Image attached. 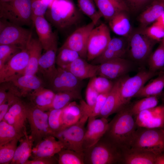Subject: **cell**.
I'll return each instance as SVG.
<instances>
[{
	"label": "cell",
	"mask_w": 164,
	"mask_h": 164,
	"mask_svg": "<svg viewBox=\"0 0 164 164\" xmlns=\"http://www.w3.org/2000/svg\"><path fill=\"white\" fill-rule=\"evenodd\" d=\"M22 49L21 47L15 45L0 44V63L4 64Z\"/></svg>",
	"instance_id": "obj_47"
},
{
	"label": "cell",
	"mask_w": 164,
	"mask_h": 164,
	"mask_svg": "<svg viewBox=\"0 0 164 164\" xmlns=\"http://www.w3.org/2000/svg\"><path fill=\"white\" fill-rule=\"evenodd\" d=\"M16 101L8 100L0 105V121H2L11 106Z\"/></svg>",
	"instance_id": "obj_53"
},
{
	"label": "cell",
	"mask_w": 164,
	"mask_h": 164,
	"mask_svg": "<svg viewBox=\"0 0 164 164\" xmlns=\"http://www.w3.org/2000/svg\"><path fill=\"white\" fill-rule=\"evenodd\" d=\"M56 93L50 89L43 87L29 93L31 103L44 111H48Z\"/></svg>",
	"instance_id": "obj_29"
},
{
	"label": "cell",
	"mask_w": 164,
	"mask_h": 164,
	"mask_svg": "<svg viewBox=\"0 0 164 164\" xmlns=\"http://www.w3.org/2000/svg\"><path fill=\"white\" fill-rule=\"evenodd\" d=\"M29 57L26 48L16 54L4 64L0 63V83L9 81L15 77L23 74Z\"/></svg>",
	"instance_id": "obj_12"
},
{
	"label": "cell",
	"mask_w": 164,
	"mask_h": 164,
	"mask_svg": "<svg viewBox=\"0 0 164 164\" xmlns=\"http://www.w3.org/2000/svg\"><path fill=\"white\" fill-rule=\"evenodd\" d=\"M127 75L114 80L113 87L109 93L98 117L107 118L109 116L117 112L123 107L120 101L119 91L121 84Z\"/></svg>",
	"instance_id": "obj_23"
},
{
	"label": "cell",
	"mask_w": 164,
	"mask_h": 164,
	"mask_svg": "<svg viewBox=\"0 0 164 164\" xmlns=\"http://www.w3.org/2000/svg\"><path fill=\"white\" fill-rule=\"evenodd\" d=\"M129 10L136 12L141 9L152 0H124Z\"/></svg>",
	"instance_id": "obj_51"
},
{
	"label": "cell",
	"mask_w": 164,
	"mask_h": 164,
	"mask_svg": "<svg viewBox=\"0 0 164 164\" xmlns=\"http://www.w3.org/2000/svg\"><path fill=\"white\" fill-rule=\"evenodd\" d=\"M63 109H52L47 111L49 125L53 136L62 130L61 116Z\"/></svg>",
	"instance_id": "obj_45"
},
{
	"label": "cell",
	"mask_w": 164,
	"mask_h": 164,
	"mask_svg": "<svg viewBox=\"0 0 164 164\" xmlns=\"http://www.w3.org/2000/svg\"><path fill=\"white\" fill-rule=\"evenodd\" d=\"M109 27L101 23L94 27L90 35L87 46V61H91L104 50L111 39Z\"/></svg>",
	"instance_id": "obj_11"
},
{
	"label": "cell",
	"mask_w": 164,
	"mask_h": 164,
	"mask_svg": "<svg viewBox=\"0 0 164 164\" xmlns=\"http://www.w3.org/2000/svg\"><path fill=\"white\" fill-rule=\"evenodd\" d=\"M134 118L137 127L161 128L164 125V105L162 104L143 111Z\"/></svg>",
	"instance_id": "obj_18"
},
{
	"label": "cell",
	"mask_w": 164,
	"mask_h": 164,
	"mask_svg": "<svg viewBox=\"0 0 164 164\" xmlns=\"http://www.w3.org/2000/svg\"><path fill=\"white\" fill-rule=\"evenodd\" d=\"M44 16L61 32H73L81 26L83 19V13L71 0H54Z\"/></svg>",
	"instance_id": "obj_2"
},
{
	"label": "cell",
	"mask_w": 164,
	"mask_h": 164,
	"mask_svg": "<svg viewBox=\"0 0 164 164\" xmlns=\"http://www.w3.org/2000/svg\"><path fill=\"white\" fill-rule=\"evenodd\" d=\"M161 43L164 46V37L161 40Z\"/></svg>",
	"instance_id": "obj_57"
},
{
	"label": "cell",
	"mask_w": 164,
	"mask_h": 164,
	"mask_svg": "<svg viewBox=\"0 0 164 164\" xmlns=\"http://www.w3.org/2000/svg\"><path fill=\"white\" fill-rule=\"evenodd\" d=\"M159 102L158 96L144 97L131 105V110L135 116L143 111L155 107L157 106Z\"/></svg>",
	"instance_id": "obj_41"
},
{
	"label": "cell",
	"mask_w": 164,
	"mask_h": 164,
	"mask_svg": "<svg viewBox=\"0 0 164 164\" xmlns=\"http://www.w3.org/2000/svg\"><path fill=\"white\" fill-rule=\"evenodd\" d=\"M164 88V70H161L158 77L145 85L135 95V97H145L161 95Z\"/></svg>",
	"instance_id": "obj_33"
},
{
	"label": "cell",
	"mask_w": 164,
	"mask_h": 164,
	"mask_svg": "<svg viewBox=\"0 0 164 164\" xmlns=\"http://www.w3.org/2000/svg\"><path fill=\"white\" fill-rule=\"evenodd\" d=\"M77 99H82L81 91H68L56 93L48 111L52 109H62L71 102Z\"/></svg>",
	"instance_id": "obj_35"
},
{
	"label": "cell",
	"mask_w": 164,
	"mask_h": 164,
	"mask_svg": "<svg viewBox=\"0 0 164 164\" xmlns=\"http://www.w3.org/2000/svg\"><path fill=\"white\" fill-rule=\"evenodd\" d=\"M99 94L94 86L92 77L91 78L86 91V102L89 107H91L94 104Z\"/></svg>",
	"instance_id": "obj_50"
},
{
	"label": "cell",
	"mask_w": 164,
	"mask_h": 164,
	"mask_svg": "<svg viewBox=\"0 0 164 164\" xmlns=\"http://www.w3.org/2000/svg\"><path fill=\"white\" fill-rule=\"evenodd\" d=\"M136 66L132 61L125 58L110 60L99 65L97 76L115 80L128 75Z\"/></svg>",
	"instance_id": "obj_13"
},
{
	"label": "cell",
	"mask_w": 164,
	"mask_h": 164,
	"mask_svg": "<svg viewBox=\"0 0 164 164\" xmlns=\"http://www.w3.org/2000/svg\"><path fill=\"white\" fill-rule=\"evenodd\" d=\"M161 99L163 103V104L164 105V92L162 93L161 94Z\"/></svg>",
	"instance_id": "obj_56"
},
{
	"label": "cell",
	"mask_w": 164,
	"mask_h": 164,
	"mask_svg": "<svg viewBox=\"0 0 164 164\" xmlns=\"http://www.w3.org/2000/svg\"><path fill=\"white\" fill-rule=\"evenodd\" d=\"M161 128H162L163 129H164V125H163V126Z\"/></svg>",
	"instance_id": "obj_60"
},
{
	"label": "cell",
	"mask_w": 164,
	"mask_h": 164,
	"mask_svg": "<svg viewBox=\"0 0 164 164\" xmlns=\"http://www.w3.org/2000/svg\"><path fill=\"white\" fill-rule=\"evenodd\" d=\"M33 142L27 134L24 136L15 150L11 164H25L31 156Z\"/></svg>",
	"instance_id": "obj_34"
},
{
	"label": "cell",
	"mask_w": 164,
	"mask_h": 164,
	"mask_svg": "<svg viewBox=\"0 0 164 164\" xmlns=\"http://www.w3.org/2000/svg\"><path fill=\"white\" fill-rule=\"evenodd\" d=\"M27 119L25 103L20 98L11 106L3 120L25 136L27 134L25 126Z\"/></svg>",
	"instance_id": "obj_19"
},
{
	"label": "cell",
	"mask_w": 164,
	"mask_h": 164,
	"mask_svg": "<svg viewBox=\"0 0 164 164\" xmlns=\"http://www.w3.org/2000/svg\"><path fill=\"white\" fill-rule=\"evenodd\" d=\"M32 37L30 30L0 19V44L15 45L23 49Z\"/></svg>",
	"instance_id": "obj_10"
},
{
	"label": "cell",
	"mask_w": 164,
	"mask_h": 164,
	"mask_svg": "<svg viewBox=\"0 0 164 164\" xmlns=\"http://www.w3.org/2000/svg\"><path fill=\"white\" fill-rule=\"evenodd\" d=\"M80 57L76 51L67 47L61 46L56 56V63L58 67L63 68Z\"/></svg>",
	"instance_id": "obj_42"
},
{
	"label": "cell",
	"mask_w": 164,
	"mask_h": 164,
	"mask_svg": "<svg viewBox=\"0 0 164 164\" xmlns=\"http://www.w3.org/2000/svg\"><path fill=\"white\" fill-rule=\"evenodd\" d=\"M128 104L117 112L108 123L104 136L121 150L130 148L137 126Z\"/></svg>",
	"instance_id": "obj_1"
},
{
	"label": "cell",
	"mask_w": 164,
	"mask_h": 164,
	"mask_svg": "<svg viewBox=\"0 0 164 164\" xmlns=\"http://www.w3.org/2000/svg\"><path fill=\"white\" fill-rule=\"evenodd\" d=\"M98 67L99 65L89 63L86 59L80 57L63 68L82 80L97 76Z\"/></svg>",
	"instance_id": "obj_24"
},
{
	"label": "cell",
	"mask_w": 164,
	"mask_h": 164,
	"mask_svg": "<svg viewBox=\"0 0 164 164\" xmlns=\"http://www.w3.org/2000/svg\"><path fill=\"white\" fill-rule=\"evenodd\" d=\"M24 135L19 133L12 126L4 120L0 122V146L15 138L20 139Z\"/></svg>",
	"instance_id": "obj_39"
},
{
	"label": "cell",
	"mask_w": 164,
	"mask_h": 164,
	"mask_svg": "<svg viewBox=\"0 0 164 164\" xmlns=\"http://www.w3.org/2000/svg\"><path fill=\"white\" fill-rule=\"evenodd\" d=\"M27 47L29 53V62L23 75H35L38 71L39 61L43 49L38 39L31 37Z\"/></svg>",
	"instance_id": "obj_28"
},
{
	"label": "cell",
	"mask_w": 164,
	"mask_h": 164,
	"mask_svg": "<svg viewBox=\"0 0 164 164\" xmlns=\"http://www.w3.org/2000/svg\"><path fill=\"white\" fill-rule=\"evenodd\" d=\"M58 164V159L54 156L38 158L32 160H28L25 164Z\"/></svg>",
	"instance_id": "obj_52"
},
{
	"label": "cell",
	"mask_w": 164,
	"mask_h": 164,
	"mask_svg": "<svg viewBox=\"0 0 164 164\" xmlns=\"http://www.w3.org/2000/svg\"><path fill=\"white\" fill-rule=\"evenodd\" d=\"M15 138L2 145L0 146V164L11 163L17 147V144L20 140Z\"/></svg>",
	"instance_id": "obj_43"
},
{
	"label": "cell",
	"mask_w": 164,
	"mask_h": 164,
	"mask_svg": "<svg viewBox=\"0 0 164 164\" xmlns=\"http://www.w3.org/2000/svg\"><path fill=\"white\" fill-rule=\"evenodd\" d=\"M0 84V105L10 99L21 97L19 90L10 81L2 82Z\"/></svg>",
	"instance_id": "obj_44"
},
{
	"label": "cell",
	"mask_w": 164,
	"mask_h": 164,
	"mask_svg": "<svg viewBox=\"0 0 164 164\" xmlns=\"http://www.w3.org/2000/svg\"><path fill=\"white\" fill-rule=\"evenodd\" d=\"M159 72H154L142 67L134 76L130 77L127 75L123 80L120 89V97L122 106L128 104L131 99L145 83L158 75Z\"/></svg>",
	"instance_id": "obj_8"
},
{
	"label": "cell",
	"mask_w": 164,
	"mask_h": 164,
	"mask_svg": "<svg viewBox=\"0 0 164 164\" xmlns=\"http://www.w3.org/2000/svg\"><path fill=\"white\" fill-rule=\"evenodd\" d=\"M79 9L96 25L101 15L97 10L94 0H77Z\"/></svg>",
	"instance_id": "obj_40"
},
{
	"label": "cell",
	"mask_w": 164,
	"mask_h": 164,
	"mask_svg": "<svg viewBox=\"0 0 164 164\" xmlns=\"http://www.w3.org/2000/svg\"><path fill=\"white\" fill-rule=\"evenodd\" d=\"M128 49L127 38L121 36L111 38L104 50L100 55L91 61V63L99 65L110 60L125 58Z\"/></svg>",
	"instance_id": "obj_16"
},
{
	"label": "cell",
	"mask_w": 164,
	"mask_h": 164,
	"mask_svg": "<svg viewBox=\"0 0 164 164\" xmlns=\"http://www.w3.org/2000/svg\"><path fill=\"white\" fill-rule=\"evenodd\" d=\"M92 79L94 86L99 94L109 92L114 84V80L101 76H96Z\"/></svg>",
	"instance_id": "obj_46"
},
{
	"label": "cell",
	"mask_w": 164,
	"mask_h": 164,
	"mask_svg": "<svg viewBox=\"0 0 164 164\" xmlns=\"http://www.w3.org/2000/svg\"><path fill=\"white\" fill-rule=\"evenodd\" d=\"M161 70H164V67Z\"/></svg>",
	"instance_id": "obj_61"
},
{
	"label": "cell",
	"mask_w": 164,
	"mask_h": 164,
	"mask_svg": "<svg viewBox=\"0 0 164 164\" xmlns=\"http://www.w3.org/2000/svg\"><path fill=\"white\" fill-rule=\"evenodd\" d=\"M84 114L80 105L73 101L63 108L61 118L62 130L78 123Z\"/></svg>",
	"instance_id": "obj_32"
},
{
	"label": "cell",
	"mask_w": 164,
	"mask_h": 164,
	"mask_svg": "<svg viewBox=\"0 0 164 164\" xmlns=\"http://www.w3.org/2000/svg\"><path fill=\"white\" fill-rule=\"evenodd\" d=\"M131 148L149 152L156 155L164 153V129L137 127Z\"/></svg>",
	"instance_id": "obj_5"
},
{
	"label": "cell",
	"mask_w": 164,
	"mask_h": 164,
	"mask_svg": "<svg viewBox=\"0 0 164 164\" xmlns=\"http://www.w3.org/2000/svg\"><path fill=\"white\" fill-rule=\"evenodd\" d=\"M43 49L47 50L57 40L56 33L53 32L50 22L45 16H38L32 22Z\"/></svg>",
	"instance_id": "obj_22"
},
{
	"label": "cell",
	"mask_w": 164,
	"mask_h": 164,
	"mask_svg": "<svg viewBox=\"0 0 164 164\" xmlns=\"http://www.w3.org/2000/svg\"><path fill=\"white\" fill-rule=\"evenodd\" d=\"M53 135H49L43 138L32 149V159L44 157H50L57 154L64 148L63 143L57 140Z\"/></svg>",
	"instance_id": "obj_21"
},
{
	"label": "cell",
	"mask_w": 164,
	"mask_h": 164,
	"mask_svg": "<svg viewBox=\"0 0 164 164\" xmlns=\"http://www.w3.org/2000/svg\"><path fill=\"white\" fill-rule=\"evenodd\" d=\"M96 25L91 21L78 27L70 34L62 46L73 50L80 57L86 60L89 37Z\"/></svg>",
	"instance_id": "obj_14"
},
{
	"label": "cell",
	"mask_w": 164,
	"mask_h": 164,
	"mask_svg": "<svg viewBox=\"0 0 164 164\" xmlns=\"http://www.w3.org/2000/svg\"><path fill=\"white\" fill-rule=\"evenodd\" d=\"M126 11L121 12L108 21L109 27L115 34L127 38L132 29Z\"/></svg>",
	"instance_id": "obj_31"
},
{
	"label": "cell",
	"mask_w": 164,
	"mask_h": 164,
	"mask_svg": "<svg viewBox=\"0 0 164 164\" xmlns=\"http://www.w3.org/2000/svg\"><path fill=\"white\" fill-rule=\"evenodd\" d=\"M32 0H11L0 2V18L22 26L32 23Z\"/></svg>",
	"instance_id": "obj_6"
},
{
	"label": "cell",
	"mask_w": 164,
	"mask_h": 164,
	"mask_svg": "<svg viewBox=\"0 0 164 164\" xmlns=\"http://www.w3.org/2000/svg\"><path fill=\"white\" fill-rule=\"evenodd\" d=\"M94 0L102 17L108 21L121 12L129 11L124 0Z\"/></svg>",
	"instance_id": "obj_26"
},
{
	"label": "cell",
	"mask_w": 164,
	"mask_h": 164,
	"mask_svg": "<svg viewBox=\"0 0 164 164\" xmlns=\"http://www.w3.org/2000/svg\"><path fill=\"white\" fill-rule=\"evenodd\" d=\"M147 63L148 70L154 72L161 70L164 67V46L161 43L149 56Z\"/></svg>",
	"instance_id": "obj_36"
},
{
	"label": "cell",
	"mask_w": 164,
	"mask_h": 164,
	"mask_svg": "<svg viewBox=\"0 0 164 164\" xmlns=\"http://www.w3.org/2000/svg\"><path fill=\"white\" fill-rule=\"evenodd\" d=\"M47 84L49 89L55 93L68 91H81L83 85L82 80L66 69L59 67Z\"/></svg>",
	"instance_id": "obj_15"
},
{
	"label": "cell",
	"mask_w": 164,
	"mask_h": 164,
	"mask_svg": "<svg viewBox=\"0 0 164 164\" xmlns=\"http://www.w3.org/2000/svg\"><path fill=\"white\" fill-rule=\"evenodd\" d=\"M57 154L58 164H84V153L63 148Z\"/></svg>",
	"instance_id": "obj_37"
},
{
	"label": "cell",
	"mask_w": 164,
	"mask_h": 164,
	"mask_svg": "<svg viewBox=\"0 0 164 164\" xmlns=\"http://www.w3.org/2000/svg\"><path fill=\"white\" fill-rule=\"evenodd\" d=\"M11 0H0V2H9Z\"/></svg>",
	"instance_id": "obj_58"
},
{
	"label": "cell",
	"mask_w": 164,
	"mask_h": 164,
	"mask_svg": "<svg viewBox=\"0 0 164 164\" xmlns=\"http://www.w3.org/2000/svg\"><path fill=\"white\" fill-rule=\"evenodd\" d=\"M123 164H155L156 155L151 152L130 148L122 151Z\"/></svg>",
	"instance_id": "obj_27"
},
{
	"label": "cell",
	"mask_w": 164,
	"mask_h": 164,
	"mask_svg": "<svg viewBox=\"0 0 164 164\" xmlns=\"http://www.w3.org/2000/svg\"><path fill=\"white\" fill-rule=\"evenodd\" d=\"M160 0L164 4V0Z\"/></svg>",
	"instance_id": "obj_59"
},
{
	"label": "cell",
	"mask_w": 164,
	"mask_h": 164,
	"mask_svg": "<svg viewBox=\"0 0 164 164\" xmlns=\"http://www.w3.org/2000/svg\"><path fill=\"white\" fill-rule=\"evenodd\" d=\"M109 92L99 94L95 103L91 107H89L86 102L83 99L80 100L79 104L84 112L89 117L97 118L103 107Z\"/></svg>",
	"instance_id": "obj_38"
},
{
	"label": "cell",
	"mask_w": 164,
	"mask_h": 164,
	"mask_svg": "<svg viewBox=\"0 0 164 164\" xmlns=\"http://www.w3.org/2000/svg\"><path fill=\"white\" fill-rule=\"evenodd\" d=\"M49 7L46 0H32L31 11L32 22L38 16H44Z\"/></svg>",
	"instance_id": "obj_49"
},
{
	"label": "cell",
	"mask_w": 164,
	"mask_h": 164,
	"mask_svg": "<svg viewBox=\"0 0 164 164\" xmlns=\"http://www.w3.org/2000/svg\"><path fill=\"white\" fill-rule=\"evenodd\" d=\"M19 91L21 97H25L36 90L44 87L42 80L36 75H22L10 81Z\"/></svg>",
	"instance_id": "obj_25"
},
{
	"label": "cell",
	"mask_w": 164,
	"mask_h": 164,
	"mask_svg": "<svg viewBox=\"0 0 164 164\" xmlns=\"http://www.w3.org/2000/svg\"><path fill=\"white\" fill-rule=\"evenodd\" d=\"M164 27V12L155 21Z\"/></svg>",
	"instance_id": "obj_55"
},
{
	"label": "cell",
	"mask_w": 164,
	"mask_h": 164,
	"mask_svg": "<svg viewBox=\"0 0 164 164\" xmlns=\"http://www.w3.org/2000/svg\"><path fill=\"white\" fill-rule=\"evenodd\" d=\"M122 150L104 136L84 150V164H121Z\"/></svg>",
	"instance_id": "obj_3"
},
{
	"label": "cell",
	"mask_w": 164,
	"mask_h": 164,
	"mask_svg": "<svg viewBox=\"0 0 164 164\" xmlns=\"http://www.w3.org/2000/svg\"><path fill=\"white\" fill-rule=\"evenodd\" d=\"M127 38L129 59L136 66L143 67L158 42L148 37L141 28L132 29Z\"/></svg>",
	"instance_id": "obj_4"
},
{
	"label": "cell",
	"mask_w": 164,
	"mask_h": 164,
	"mask_svg": "<svg viewBox=\"0 0 164 164\" xmlns=\"http://www.w3.org/2000/svg\"><path fill=\"white\" fill-rule=\"evenodd\" d=\"M155 164H164V153L156 155Z\"/></svg>",
	"instance_id": "obj_54"
},
{
	"label": "cell",
	"mask_w": 164,
	"mask_h": 164,
	"mask_svg": "<svg viewBox=\"0 0 164 164\" xmlns=\"http://www.w3.org/2000/svg\"><path fill=\"white\" fill-rule=\"evenodd\" d=\"M88 117L87 115L83 116L78 123L61 131L53 136L63 143L64 148L84 153L83 144L86 130L84 125Z\"/></svg>",
	"instance_id": "obj_9"
},
{
	"label": "cell",
	"mask_w": 164,
	"mask_h": 164,
	"mask_svg": "<svg viewBox=\"0 0 164 164\" xmlns=\"http://www.w3.org/2000/svg\"><path fill=\"white\" fill-rule=\"evenodd\" d=\"M27 119L30 125V136L36 145L44 138L52 135L49 127L48 114L30 102L26 103Z\"/></svg>",
	"instance_id": "obj_7"
},
{
	"label": "cell",
	"mask_w": 164,
	"mask_h": 164,
	"mask_svg": "<svg viewBox=\"0 0 164 164\" xmlns=\"http://www.w3.org/2000/svg\"><path fill=\"white\" fill-rule=\"evenodd\" d=\"M164 12V4L160 0H154L140 15L138 20L140 28L144 29L155 22Z\"/></svg>",
	"instance_id": "obj_30"
},
{
	"label": "cell",
	"mask_w": 164,
	"mask_h": 164,
	"mask_svg": "<svg viewBox=\"0 0 164 164\" xmlns=\"http://www.w3.org/2000/svg\"><path fill=\"white\" fill-rule=\"evenodd\" d=\"M57 41L41 55L39 61L38 71L42 74L47 84L57 70L55 64L58 50Z\"/></svg>",
	"instance_id": "obj_20"
},
{
	"label": "cell",
	"mask_w": 164,
	"mask_h": 164,
	"mask_svg": "<svg viewBox=\"0 0 164 164\" xmlns=\"http://www.w3.org/2000/svg\"><path fill=\"white\" fill-rule=\"evenodd\" d=\"M83 144L84 149L96 143L104 135L107 129L108 122L107 118L89 117Z\"/></svg>",
	"instance_id": "obj_17"
},
{
	"label": "cell",
	"mask_w": 164,
	"mask_h": 164,
	"mask_svg": "<svg viewBox=\"0 0 164 164\" xmlns=\"http://www.w3.org/2000/svg\"><path fill=\"white\" fill-rule=\"evenodd\" d=\"M142 29L148 37L158 42L164 37V27L156 22L151 26Z\"/></svg>",
	"instance_id": "obj_48"
}]
</instances>
